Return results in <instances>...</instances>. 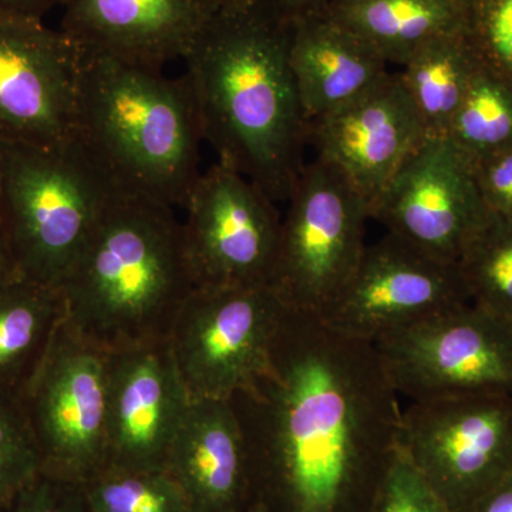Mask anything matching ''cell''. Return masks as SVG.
I'll return each instance as SVG.
<instances>
[{
	"instance_id": "22",
	"label": "cell",
	"mask_w": 512,
	"mask_h": 512,
	"mask_svg": "<svg viewBox=\"0 0 512 512\" xmlns=\"http://www.w3.org/2000/svg\"><path fill=\"white\" fill-rule=\"evenodd\" d=\"M483 63L467 29L431 40L402 66L400 79L426 137H447L471 79Z\"/></svg>"
},
{
	"instance_id": "13",
	"label": "cell",
	"mask_w": 512,
	"mask_h": 512,
	"mask_svg": "<svg viewBox=\"0 0 512 512\" xmlns=\"http://www.w3.org/2000/svg\"><path fill=\"white\" fill-rule=\"evenodd\" d=\"M490 215L473 163L447 137H427L372 208L389 234L451 264Z\"/></svg>"
},
{
	"instance_id": "19",
	"label": "cell",
	"mask_w": 512,
	"mask_h": 512,
	"mask_svg": "<svg viewBox=\"0 0 512 512\" xmlns=\"http://www.w3.org/2000/svg\"><path fill=\"white\" fill-rule=\"evenodd\" d=\"M289 63L306 126L348 106L390 74L386 60L323 9L291 19Z\"/></svg>"
},
{
	"instance_id": "2",
	"label": "cell",
	"mask_w": 512,
	"mask_h": 512,
	"mask_svg": "<svg viewBox=\"0 0 512 512\" xmlns=\"http://www.w3.org/2000/svg\"><path fill=\"white\" fill-rule=\"evenodd\" d=\"M289 40L291 19L271 0H218L184 57L202 140L276 205L291 197L308 143Z\"/></svg>"
},
{
	"instance_id": "3",
	"label": "cell",
	"mask_w": 512,
	"mask_h": 512,
	"mask_svg": "<svg viewBox=\"0 0 512 512\" xmlns=\"http://www.w3.org/2000/svg\"><path fill=\"white\" fill-rule=\"evenodd\" d=\"M194 289L177 210L116 195L60 286L63 322L104 352L154 345Z\"/></svg>"
},
{
	"instance_id": "34",
	"label": "cell",
	"mask_w": 512,
	"mask_h": 512,
	"mask_svg": "<svg viewBox=\"0 0 512 512\" xmlns=\"http://www.w3.org/2000/svg\"><path fill=\"white\" fill-rule=\"evenodd\" d=\"M272 3L288 16L289 19L303 13L313 12V10L322 9L329 0H271Z\"/></svg>"
},
{
	"instance_id": "12",
	"label": "cell",
	"mask_w": 512,
	"mask_h": 512,
	"mask_svg": "<svg viewBox=\"0 0 512 512\" xmlns=\"http://www.w3.org/2000/svg\"><path fill=\"white\" fill-rule=\"evenodd\" d=\"M82 52L43 20L0 15V143L76 141Z\"/></svg>"
},
{
	"instance_id": "18",
	"label": "cell",
	"mask_w": 512,
	"mask_h": 512,
	"mask_svg": "<svg viewBox=\"0 0 512 512\" xmlns=\"http://www.w3.org/2000/svg\"><path fill=\"white\" fill-rule=\"evenodd\" d=\"M165 471L191 512H248L247 451L229 400H191Z\"/></svg>"
},
{
	"instance_id": "24",
	"label": "cell",
	"mask_w": 512,
	"mask_h": 512,
	"mask_svg": "<svg viewBox=\"0 0 512 512\" xmlns=\"http://www.w3.org/2000/svg\"><path fill=\"white\" fill-rule=\"evenodd\" d=\"M458 269L470 302L512 325V215L491 214Z\"/></svg>"
},
{
	"instance_id": "1",
	"label": "cell",
	"mask_w": 512,
	"mask_h": 512,
	"mask_svg": "<svg viewBox=\"0 0 512 512\" xmlns=\"http://www.w3.org/2000/svg\"><path fill=\"white\" fill-rule=\"evenodd\" d=\"M251 512H369L399 450V394L375 345L288 309L265 369L229 397Z\"/></svg>"
},
{
	"instance_id": "27",
	"label": "cell",
	"mask_w": 512,
	"mask_h": 512,
	"mask_svg": "<svg viewBox=\"0 0 512 512\" xmlns=\"http://www.w3.org/2000/svg\"><path fill=\"white\" fill-rule=\"evenodd\" d=\"M467 32L483 62L512 82V0H473Z\"/></svg>"
},
{
	"instance_id": "14",
	"label": "cell",
	"mask_w": 512,
	"mask_h": 512,
	"mask_svg": "<svg viewBox=\"0 0 512 512\" xmlns=\"http://www.w3.org/2000/svg\"><path fill=\"white\" fill-rule=\"evenodd\" d=\"M470 302L458 264L387 232L367 245L355 274L322 319L342 335L377 340Z\"/></svg>"
},
{
	"instance_id": "28",
	"label": "cell",
	"mask_w": 512,
	"mask_h": 512,
	"mask_svg": "<svg viewBox=\"0 0 512 512\" xmlns=\"http://www.w3.org/2000/svg\"><path fill=\"white\" fill-rule=\"evenodd\" d=\"M369 512H450V510L399 448Z\"/></svg>"
},
{
	"instance_id": "4",
	"label": "cell",
	"mask_w": 512,
	"mask_h": 512,
	"mask_svg": "<svg viewBox=\"0 0 512 512\" xmlns=\"http://www.w3.org/2000/svg\"><path fill=\"white\" fill-rule=\"evenodd\" d=\"M202 141L184 76L82 53L76 144L117 195L184 210Z\"/></svg>"
},
{
	"instance_id": "36",
	"label": "cell",
	"mask_w": 512,
	"mask_h": 512,
	"mask_svg": "<svg viewBox=\"0 0 512 512\" xmlns=\"http://www.w3.org/2000/svg\"><path fill=\"white\" fill-rule=\"evenodd\" d=\"M461 3H464V5H470L471 2H473V0H460Z\"/></svg>"
},
{
	"instance_id": "32",
	"label": "cell",
	"mask_w": 512,
	"mask_h": 512,
	"mask_svg": "<svg viewBox=\"0 0 512 512\" xmlns=\"http://www.w3.org/2000/svg\"><path fill=\"white\" fill-rule=\"evenodd\" d=\"M464 512H512V476L498 484Z\"/></svg>"
},
{
	"instance_id": "25",
	"label": "cell",
	"mask_w": 512,
	"mask_h": 512,
	"mask_svg": "<svg viewBox=\"0 0 512 512\" xmlns=\"http://www.w3.org/2000/svg\"><path fill=\"white\" fill-rule=\"evenodd\" d=\"M83 488L93 512H191L165 470L104 468Z\"/></svg>"
},
{
	"instance_id": "17",
	"label": "cell",
	"mask_w": 512,
	"mask_h": 512,
	"mask_svg": "<svg viewBox=\"0 0 512 512\" xmlns=\"http://www.w3.org/2000/svg\"><path fill=\"white\" fill-rule=\"evenodd\" d=\"M218 0H63L64 33L84 55L160 67L183 59Z\"/></svg>"
},
{
	"instance_id": "31",
	"label": "cell",
	"mask_w": 512,
	"mask_h": 512,
	"mask_svg": "<svg viewBox=\"0 0 512 512\" xmlns=\"http://www.w3.org/2000/svg\"><path fill=\"white\" fill-rule=\"evenodd\" d=\"M63 0H0V15L43 20L47 13L62 6Z\"/></svg>"
},
{
	"instance_id": "10",
	"label": "cell",
	"mask_w": 512,
	"mask_h": 512,
	"mask_svg": "<svg viewBox=\"0 0 512 512\" xmlns=\"http://www.w3.org/2000/svg\"><path fill=\"white\" fill-rule=\"evenodd\" d=\"M288 311L272 286L195 288L168 345L191 400H228L268 362Z\"/></svg>"
},
{
	"instance_id": "20",
	"label": "cell",
	"mask_w": 512,
	"mask_h": 512,
	"mask_svg": "<svg viewBox=\"0 0 512 512\" xmlns=\"http://www.w3.org/2000/svg\"><path fill=\"white\" fill-rule=\"evenodd\" d=\"M322 9L389 66L402 67L431 40L467 29L460 0H329Z\"/></svg>"
},
{
	"instance_id": "21",
	"label": "cell",
	"mask_w": 512,
	"mask_h": 512,
	"mask_svg": "<svg viewBox=\"0 0 512 512\" xmlns=\"http://www.w3.org/2000/svg\"><path fill=\"white\" fill-rule=\"evenodd\" d=\"M63 318L59 288L23 278L0 288V394L19 399Z\"/></svg>"
},
{
	"instance_id": "30",
	"label": "cell",
	"mask_w": 512,
	"mask_h": 512,
	"mask_svg": "<svg viewBox=\"0 0 512 512\" xmlns=\"http://www.w3.org/2000/svg\"><path fill=\"white\" fill-rule=\"evenodd\" d=\"M485 207L494 215H512V146L473 163Z\"/></svg>"
},
{
	"instance_id": "8",
	"label": "cell",
	"mask_w": 512,
	"mask_h": 512,
	"mask_svg": "<svg viewBox=\"0 0 512 512\" xmlns=\"http://www.w3.org/2000/svg\"><path fill=\"white\" fill-rule=\"evenodd\" d=\"M109 352L62 322L19 402L42 460V474L84 484L107 464Z\"/></svg>"
},
{
	"instance_id": "37",
	"label": "cell",
	"mask_w": 512,
	"mask_h": 512,
	"mask_svg": "<svg viewBox=\"0 0 512 512\" xmlns=\"http://www.w3.org/2000/svg\"><path fill=\"white\" fill-rule=\"evenodd\" d=\"M248 512H251V511H248Z\"/></svg>"
},
{
	"instance_id": "11",
	"label": "cell",
	"mask_w": 512,
	"mask_h": 512,
	"mask_svg": "<svg viewBox=\"0 0 512 512\" xmlns=\"http://www.w3.org/2000/svg\"><path fill=\"white\" fill-rule=\"evenodd\" d=\"M184 211L195 288L272 286L282 218L254 183L217 161L198 177Z\"/></svg>"
},
{
	"instance_id": "35",
	"label": "cell",
	"mask_w": 512,
	"mask_h": 512,
	"mask_svg": "<svg viewBox=\"0 0 512 512\" xmlns=\"http://www.w3.org/2000/svg\"><path fill=\"white\" fill-rule=\"evenodd\" d=\"M3 195V157L2 151H0V202H2Z\"/></svg>"
},
{
	"instance_id": "33",
	"label": "cell",
	"mask_w": 512,
	"mask_h": 512,
	"mask_svg": "<svg viewBox=\"0 0 512 512\" xmlns=\"http://www.w3.org/2000/svg\"><path fill=\"white\" fill-rule=\"evenodd\" d=\"M22 278L19 275L18 265H16L15 256L10 248L8 235L0 221V288Z\"/></svg>"
},
{
	"instance_id": "26",
	"label": "cell",
	"mask_w": 512,
	"mask_h": 512,
	"mask_svg": "<svg viewBox=\"0 0 512 512\" xmlns=\"http://www.w3.org/2000/svg\"><path fill=\"white\" fill-rule=\"evenodd\" d=\"M42 474V460L18 397L0 394V508Z\"/></svg>"
},
{
	"instance_id": "5",
	"label": "cell",
	"mask_w": 512,
	"mask_h": 512,
	"mask_svg": "<svg viewBox=\"0 0 512 512\" xmlns=\"http://www.w3.org/2000/svg\"><path fill=\"white\" fill-rule=\"evenodd\" d=\"M0 221L19 275L59 288L116 192L76 141L42 148L0 143Z\"/></svg>"
},
{
	"instance_id": "9",
	"label": "cell",
	"mask_w": 512,
	"mask_h": 512,
	"mask_svg": "<svg viewBox=\"0 0 512 512\" xmlns=\"http://www.w3.org/2000/svg\"><path fill=\"white\" fill-rule=\"evenodd\" d=\"M397 394L412 402L512 393V325L471 302L373 343Z\"/></svg>"
},
{
	"instance_id": "23",
	"label": "cell",
	"mask_w": 512,
	"mask_h": 512,
	"mask_svg": "<svg viewBox=\"0 0 512 512\" xmlns=\"http://www.w3.org/2000/svg\"><path fill=\"white\" fill-rule=\"evenodd\" d=\"M447 138L471 163L512 146V82L481 63Z\"/></svg>"
},
{
	"instance_id": "7",
	"label": "cell",
	"mask_w": 512,
	"mask_h": 512,
	"mask_svg": "<svg viewBox=\"0 0 512 512\" xmlns=\"http://www.w3.org/2000/svg\"><path fill=\"white\" fill-rule=\"evenodd\" d=\"M399 448L450 512L467 511L512 476V393L412 402Z\"/></svg>"
},
{
	"instance_id": "6",
	"label": "cell",
	"mask_w": 512,
	"mask_h": 512,
	"mask_svg": "<svg viewBox=\"0 0 512 512\" xmlns=\"http://www.w3.org/2000/svg\"><path fill=\"white\" fill-rule=\"evenodd\" d=\"M281 224L272 288L292 311L322 316L355 274L365 254V198L335 167H303Z\"/></svg>"
},
{
	"instance_id": "15",
	"label": "cell",
	"mask_w": 512,
	"mask_h": 512,
	"mask_svg": "<svg viewBox=\"0 0 512 512\" xmlns=\"http://www.w3.org/2000/svg\"><path fill=\"white\" fill-rule=\"evenodd\" d=\"M423 124L399 73L308 124V143L373 205L397 171L426 140Z\"/></svg>"
},
{
	"instance_id": "29",
	"label": "cell",
	"mask_w": 512,
	"mask_h": 512,
	"mask_svg": "<svg viewBox=\"0 0 512 512\" xmlns=\"http://www.w3.org/2000/svg\"><path fill=\"white\" fill-rule=\"evenodd\" d=\"M0 512H93L83 484L40 474Z\"/></svg>"
},
{
	"instance_id": "16",
	"label": "cell",
	"mask_w": 512,
	"mask_h": 512,
	"mask_svg": "<svg viewBox=\"0 0 512 512\" xmlns=\"http://www.w3.org/2000/svg\"><path fill=\"white\" fill-rule=\"evenodd\" d=\"M190 403L168 340L109 353L106 468L165 470Z\"/></svg>"
}]
</instances>
